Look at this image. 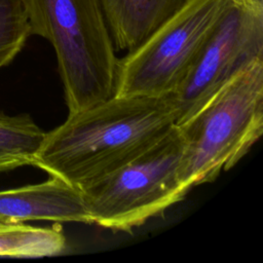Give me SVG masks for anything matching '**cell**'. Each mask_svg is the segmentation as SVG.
Returning a JSON list of instances; mask_svg holds the SVG:
<instances>
[{
	"label": "cell",
	"instance_id": "1",
	"mask_svg": "<svg viewBox=\"0 0 263 263\" xmlns=\"http://www.w3.org/2000/svg\"><path fill=\"white\" fill-rule=\"evenodd\" d=\"M176 125L168 96H116L45 133L33 165L80 190L133 160Z\"/></svg>",
	"mask_w": 263,
	"mask_h": 263
},
{
	"label": "cell",
	"instance_id": "2",
	"mask_svg": "<svg viewBox=\"0 0 263 263\" xmlns=\"http://www.w3.org/2000/svg\"><path fill=\"white\" fill-rule=\"evenodd\" d=\"M31 35L52 45L69 113L110 99L118 59L99 0H25Z\"/></svg>",
	"mask_w": 263,
	"mask_h": 263
},
{
	"label": "cell",
	"instance_id": "3",
	"mask_svg": "<svg viewBox=\"0 0 263 263\" xmlns=\"http://www.w3.org/2000/svg\"><path fill=\"white\" fill-rule=\"evenodd\" d=\"M179 127L185 140L181 178L188 190L232 168L263 133V60L238 73Z\"/></svg>",
	"mask_w": 263,
	"mask_h": 263
},
{
	"label": "cell",
	"instance_id": "12",
	"mask_svg": "<svg viewBox=\"0 0 263 263\" xmlns=\"http://www.w3.org/2000/svg\"><path fill=\"white\" fill-rule=\"evenodd\" d=\"M25 165H32V163L27 158L0 152V173L15 170Z\"/></svg>",
	"mask_w": 263,
	"mask_h": 263
},
{
	"label": "cell",
	"instance_id": "8",
	"mask_svg": "<svg viewBox=\"0 0 263 263\" xmlns=\"http://www.w3.org/2000/svg\"><path fill=\"white\" fill-rule=\"evenodd\" d=\"M188 0H99L114 47L126 52L143 43Z\"/></svg>",
	"mask_w": 263,
	"mask_h": 263
},
{
	"label": "cell",
	"instance_id": "10",
	"mask_svg": "<svg viewBox=\"0 0 263 263\" xmlns=\"http://www.w3.org/2000/svg\"><path fill=\"white\" fill-rule=\"evenodd\" d=\"M44 137L45 132L29 114L0 113V152L27 158L33 165Z\"/></svg>",
	"mask_w": 263,
	"mask_h": 263
},
{
	"label": "cell",
	"instance_id": "4",
	"mask_svg": "<svg viewBox=\"0 0 263 263\" xmlns=\"http://www.w3.org/2000/svg\"><path fill=\"white\" fill-rule=\"evenodd\" d=\"M185 140L175 125L142 154L81 189L91 223L113 231H132L181 201V163Z\"/></svg>",
	"mask_w": 263,
	"mask_h": 263
},
{
	"label": "cell",
	"instance_id": "6",
	"mask_svg": "<svg viewBox=\"0 0 263 263\" xmlns=\"http://www.w3.org/2000/svg\"><path fill=\"white\" fill-rule=\"evenodd\" d=\"M263 60V0H229L192 68L168 97L176 125L190 119L219 89Z\"/></svg>",
	"mask_w": 263,
	"mask_h": 263
},
{
	"label": "cell",
	"instance_id": "11",
	"mask_svg": "<svg viewBox=\"0 0 263 263\" xmlns=\"http://www.w3.org/2000/svg\"><path fill=\"white\" fill-rule=\"evenodd\" d=\"M30 36L25 0H0V69L13 61Z\"/></svg>",
	"mask_w": 263,
	"mask_h": 263
},
{
	"label": "cell",
	"instance_id": "5",
	"mask_svg": "<svg viewBox=\"0 0 263 263\" xmlns=\"http://www.w3.org/2000/svg\"><path fill=\"white\" fill-rule=\"evenodd\" d=\"M229 0H188L143 43L118 59L116 96L165 97L184 80Z\"/></svg>",
	"mask_w": 263,
	"mask_h": 263
},
{
	"label": "cell",
	"instance_id": "9",
	"mask_svg": "<svg viewBox=\"0 0 263 263\" xmlns=\"http://www.w3.org/2000/svg\"><path fill=\"white\" fill-rule=\"evenodd\" d=\"M66 237L58 224L36 227L24 222L0 227V257L41 258L63 253Z\"/></svg>",
	"mask_w": 263,
	"mask_h": 263
},
{
	"label": "cell",
	"instance_id": "13",
	"mask_svg": "<svg viewBox=\"0 0 263 263\" xmlns=\"http://www.w3.org/2000/svg\"><path fill=\"white\" fill-rule=\"evenodd\" d=\"M6 224H9V223H4V222H1V221H0V227H1V226H4V225H6Z\"/></svg>",
	"mask_w": 263,
	"mask_h": 263
},
{
	"label": "cell",
	"instance_id": "7",
	"mask_svg": "<svg viewBox=\"0 0 263 263\" xmlns=\"http://www.w3.org/2000/svg\"><path fill=\"white\" fill-rule=\"evenodd\" d=\"M34 220L92 224L82 191L52 176L42 183L0 191L1 222Z\"/></svg>",
	"mask_w": 263,
	"mask_h": 263
}]
</instances>
